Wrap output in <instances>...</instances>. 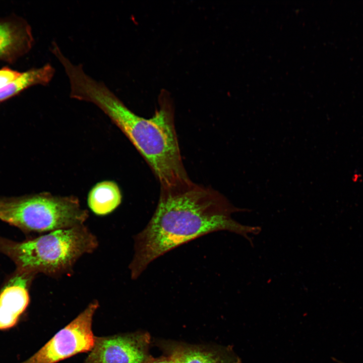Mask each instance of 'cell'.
Wrapping results in <instances>:
<instances>
[{
  "instance_id": "cell-11",
  "label": "cell",
  "mask_w": 363,
  "mask_h": 363,
  "mask_svg": "<svg viewBox=\"0 0 363 363\" xmlns=\"http://www.w3.org/2000/svg\"><path fill=\"white\" fill-rule=\"evenodd\" d=\"M54 73V68L49 64L22 73L15 80L0 88V102L31 86L47 85L51 81Z\"/></svg>"
},
{
  "instance_id": "cell-8",
  "label": "cell",
  "mask_w": 363,
  "mask_h": 363,
  "mask_svg": "<svg viewBox=\"0 0 363 363\" xmlns=\"http://www.w3.org/2000/svg\"><path fill=\"white\" fill-rule=\"evenodd\" d=\"M160 347L173 363H241L230 347L165 341Z\"/></svg>"
},
{
  "instance_id": "cell-2",
  "label": "cell",
  "mask_w": 363,
  "mask_h": 363,
  "mask_svg": "<svg viewBox=\"0 0 363 363\" xmlns=\"http://www.w3.org/2000/svg\"><path fill=\"white\" fill-rule=\"evenodd\" d=\"M159 97V108L149 118L131 111L106 85L93 91L90 102L128 138L151 167L161 188H169L191 180L182 161L171 98L165 91Z\"/></svg>"
},
{
  "instance_id": "cell-7",
  "label": "cell",
  "mask_w": 363,
  "mask_h": 363,
  "mask_svg": "<svg viewBox=\"0 0 363 363\" xmlns=\"http://www.w3.org/2000/svg\"><path fill=\"white\" fill-rule=\"evenodd\" d=\"M34 276L16 269L4 283L0 290V330L14 326L27 309Z\"/></svg>"
},
{
  "instance_id": "cell-13",
  "label": "cell",
  "mask_w": 363,
  "mask_h": 363,
  "mask_svg": "<svg viewBox=\"0 0 363 363\" xmlns=\"http://www.w3.org/2000/svg\"><path fill=\"white\" fill-rule=\"evenodd\" d=\"M145 363H173L172 360L167 356L154 358L152 356Z\"/></svg>"
},
{
  "instance_id": "cell-10",
  "label": "cell",
  "mask_w": 363,
  "mask_h": 363,
  "mask_svg": "<svg viewBox=\"0 0 363 363\" xmlns=\"http://www.w3.org/2000/svg\"><path fill=\"white\" fill-rule=\"evenodd\" d=\"M122 196L116 183L105 180L96 184L90 191L88 204L91 211L98 215L112 212L121 203Z\"/></svg>"
},
{
  "instance_id": "cell-5",
  "label": "cell",
  "mask_w": 363,
  "mask_h": 363,
  "mask_svg": "<svg viewBox=\"0 0 363 363\" xmlns=\"http://www.w3.org/2000/svg\"><path fill=\"white\" fill-rule=\"evenodd\" d=\"M98 307L97 300L91 302L38 351L21 363H56L78 353L90 351L95 341L93 317Z\"/></svg>"
},
{
  "instance_id": "cell-1",
  "label": "cell",
  "mask_w": 363,
  "mask_h": 363,
  "mask_svg": "<svg viewBox=\"0 0 363 363\" xmlns=\"http://www.w3.org/2000/svg\"><path fill=\"white\" fill-rule=\"evenodd\" d=\"M248 211L234 206L218 191L192 180L161 188L153 216L134 236V252L129 265L131 278H138L152 262L166 253L212 232L234 233L253 246L249 234H258L261 227L242 224L231 216Z\"/></svg>"
},
{
  "instance_id": "cell-9",
  "label": "cell",
  "mask_w": 363,
  "mask_h": 363,
  "mask_svg": "<svg viewBox=\"0 0 363 363\" xmlns=\"http://www.w3.org/2000/svg\"><path fill=\"white\" fill-rule=\"evenodd\" d=\"M33 42L31 27L24 21L0 22V60L16 59L27 52Z\"/></svg>"
},
{
  "instance_id": "cell-3",
  "label": "cell",
  "mask_w": 363,
  "mask_h": 363,
  "mask_svg": "<svg viewBox=\"0 0 363 363\" xmlns=\"http://www.w3.org/2000/svg\"><path fill=\"white\" fill-rule=\"evenodd\" d=\"M98 245L95 235L84 225L20 241L0 235V254L10 258L16 269L53 278L68 274L81 256L93 252Z\"/></svg>"
},
{
  "instance_id": "cell-12",
  "label": "cell",
  "mask_w": 363,
  "mask_h": 363,
  "mask_svg": "<svg viewBox=\"0 0 363 363\" xmlns=\"http://www.w3.org/2000/svg\"><path fill=\"white\" fill-rule=\"evenodd\" d=\"M22 73L9 68L0 70V88L10 83L20 76Z\"/></svg>"
},
{
  "instance_id": "cell-6",
  "label": "cell",
  "mask_w": 363,
  "mask_h": 363,
  "mask_svg": "<svg viewBox=\"0 0 363 363\" xmlns=\"http://www.w3.org/2000/svg\"><path fill=\"white\" fill-rule=\"evenodd\" d=\"M150 343L149 334L144 332L95 337L84 363H145L151 357Z\"/></svg>"
},
{
  "instance_id": "cell-4",
  "label": "cell",
  "mask_w": 363,
  "mask_h": 363,
  "mask_svg": "<svg viewBox=\"0 0 363 363\" xmlns=\"http://www.w3.org/2000/svg\"><path fill=\"white\" fill-rule=\"evenodd\" d=\"M88 216L73 196L42 193L0 199V220L27 232H51L84 225Z\"/></svg>"
}]
</instances>
